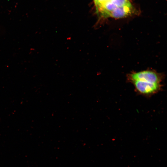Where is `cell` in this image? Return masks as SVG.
I'll return each instance as SVG.
<instances>
[{
    "instance_id": "6da1fadb",
    "label": "cell",
    "mask_w": 167,
    "mask_h": 167,
    "mask_svg": "<svg viewBox=\"0 0 167 167\" xmlns=\"http://www.w3.org/2000/svg\"><path fill=\"white\" fill-rule=\"evenodd\" d=\"M164 75L154 71L147 70L132 72L127 75V80L130 83L135 81L161 84Z\"/></svg>"
},
{
    "instance_id": "7a4b0ae2",
    "label": "cell",
    "mask_w": 167,
    "mask_h": 167,
    "mask_svg": "<svg viewBox=\"0 0 167 167\" xmlns=\"http://www.w3.org/2000/svg\"><path fill=\"white\" fill-rule=\"evenodd\" d=\"M135 90L140 95L149 96L158 92L162 90L161 84H154L139 81L131 82Z\"/></svg>"
},
{
    "instance_id": "3957f363",
    "label": "cell",
    "mask_w": 167,
    "mask_h": 167,
    "mask_svg": "<svg viewBox=\"0 0 167 167\" xmlns=\"http://www.w3.org/2000/svg\"><path fill=\"white\" fill-rule=\"evenodd\" d=\"M134 13L131 4L121 7H117L110 14L109 17L120 19L128 17Z\"/></svg>"
},
{
    "instance_id": "277c9868",
    "label": "cell",
    "mask_w": 167,
    "mask_h": 167,
    "mask_svg": "<svg viewBox=\"0 0 167 167\" xmlns=\"http://www.w3.org/2000/svg\"><path fill=\"white\" fill-rule=\"evenodd\" d=\"M117 7H121L131 4L129 0H109Z\"/></svg>"
},
{
    "instance_id": "5b68a950",
    "label": "cell",
    "mask_w": 167,
    "mask_h": 167,
    "mask_svg": "<svg viewBox=\"0 0 167 167\" xmlns=\"http://www.w3.org/2000/svg\"><path fill=\"white\" fill-rule=\"evenodd\" d=\"M96 7L97 8L99 6L109 0H94Z\"/></svg>"
}]
</instances>
